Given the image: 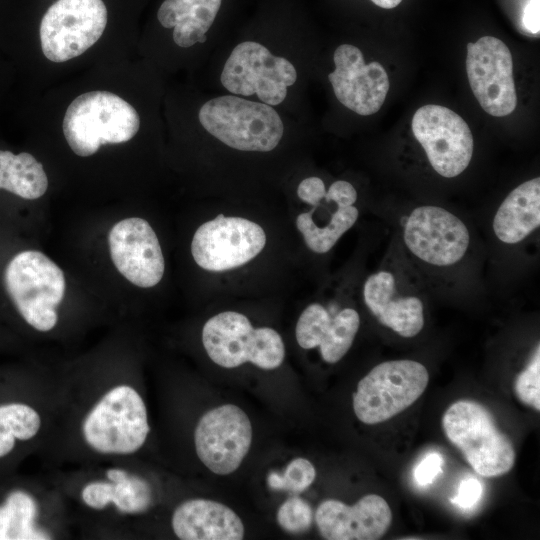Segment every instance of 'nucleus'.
<instances>
[{
    "instance_id": "obj_1",
    "label": "nucleus",
    "mask_w": 540,
    "mask_h": 540,
    "mask_svg": "<svg viewBox=\"0 0 540 540\" xmlns=\"http://www.w3.org/2000/svg\"><path fill=\"white\" fill-rule=\"evenodd\" d=\"M56 379L57 415L39 454L46 464L70 468L138 457L152 428L134 375L126 369L83 367Z\"/></svg>"
},
{
    "instance_id": "obj_2",
    "label": "nucleus",
    "mask_w": 540,
    "mask_h": 540,
    "mask_svg": "<svg viewBox=\"0 0 540 540\" xmlns=\"http://www.w3.org/2000/svg\"><path fill=\"white\" fill-rule=\"evenodd\" d=\"M49 479L60 491L71 523L89 538L126 539L156 505L154 484L136 459L70 467Z\"/></svg>"
},
{
    "instance_id": "obj_3",
    "label": "nucleus",
    "mask_w": 540,
    "mask_h": 540,
    "mask_svg": "<svg viewBox=\"0 0 540 540\" xmlns=\"http://www.w3.org/2000/svg\"><path fill=\"white\" fill-rule=\"evenodd\" d=\"M57 408L56 376L0 385V471L32 453H41L52 433Z\"/></svg>"
},
{
    "instance_id": "obj_4",
    "label": "nucleus",
    "mask_w": 540,
    "mask_h": 540,
    "mask_svg": "<svg viewBox=\"0 0 540 540\" xmlns=\"http://www.w3.org/2000/svg\"><path fill=\"white\" fill-rule=\"evenodd\" d=\"M6 291L24 322L38 333L52 332L59 323L66 279L62 269L37 250L16 254L4 271Z\"/></svg>"
},
{
    "instance_id": "obj_5",
    "label": "nucleus",
    "mask_w": 540,
    "mask_h": 540,
    "mask_svg": "<svg viewBox=\"0 0 540 540\" xmlns=\"http://www.w3.org/2000/svg\"><path fill=\"white\" fill-rule=\"evenodd\" d=\"M62 127L72 151L87 157L102 145L131 140L139 130L140 119L135 108L118 95L90 91L71 102Z\"/></svg>"
},
{
    "instance_id": "obj_6",
    "label": "nucleus",
    "mask_w": 540,
    "mask_h": 540,
    "mask_svg": "<svg viewBox=\"0 0 540 540\" xmlns=\"http://www.w3.org/2000/svg\"><path fill=\"white\" fill-rule=\"evenodd\" d=\"M65 501L50 479L10 486L0 498V540H52L69 535Z\"/></svg>"
},
{
    "instance_id": "obj_7",
    "label": "nucleus",
    "mask_w": 540,
    "mask_h": 540,
    "mask_svg": "<svg viewBox=\"0 0 540 540\" xmlns=\"http://www.w3.org/2000/svg\"><path fill=\"white\" fill-rule=\"evenodd\" d=\"M442 427L447 439L478 474L496 477L512 469L513 444L482 404L471 400L453 403L443 415Z\"/></svg>"
},
{
    "instance_id": "obj_8",
    "label": "nucleus",
    "mask_w": 540,
    "mask_h": 540,
    "mask_svg": "<svg viewBox=\"0 0 540 540\" xmlns=\"http://www.w3.org/2000/svg\"><path fill=\"white\" fill-rule=\"evenodd\" d=\"M202 344L209 358L224 368L246 362L264 370L278 368L285 358L280 334L270 327L254 328L249 319L235 311L221 312L202 329Z\"/></svg>"
},
{
    "instance_id": "obj_9",
    "label": "nucleus",
    "mask_w": 540,
    "mask_h": 540,
    "mask_svg": "<svg viewBox=\"0 0 540 540\" xmlns=\"http://www.w3.org/2000/svg\"><path fill=\"white\" fill-rule=\"evenodd\" d=\"M206 131L227 146L241 151L268 152L279 144L284 126L270 105L221 96L207 101L199 110Z\"/></svg>"
},
{
    "instance_id": "obj_10",
    "label": "nucleus",
    "mask_w": 540,
    "mask_h": 540,
    "mask_svg": "<svg viewBox=\"0 0 540 540\" xmlns=\"http://www.w3.org/2000/svg\"><path fill=\"white\" fill-rule=\"evenodd\" d=\"M429 381L426 367L414 360H390L376 365L358 383L353 409L365 424L384 422L411 406Z\"/></svg>"
},
{
    "instance_id": "obj_11",
    "label": "nucleus",
    "mask_w": 540,
    "mask_h": 540,
    "mask_svg": "<svg viewBox=\"0 0 540 540\" xmlns=\"http://www.w3.org/2000/svg\"><path fill=\"white\" fill-rule=\"evenodd\" d=\"M106 24L102 0H57L40 24L43 54L53 62L75 58L99 40Z\"/></svg>"
},
{
    "instance_id": "obj_12",
    "label": "nucleus",
    "mask_w": 540,
    "mask_h": 540,
    "mask_svg": "<svg viewBox=\"0 0 540 540\" xmlns=\"http://www.w3.org/2000/svg\"><path fill=\"white\" fill-rule=\"evenodd\" d=\"M297 79L295 67L287 59L273 55L260 43L238 44L221 73V83L234 94L257 97L270 106L279 105L287 89Z\"/></svg>"
},
{
    "instance_id": "obj_13",
    "label": "nucleus",
    "mask_w": 540,
    "mask_h": 540,
    "mask_svg": "<svg viewBox=\"0 0 540 540\" xmlns=\"http://www.w3.org/2000/svg\"><path fill=\"white\" fill-rule=\"evenodd\" d=\"M402 236L405 247L414 257L434 267L455 265L470 245L466 224L436 205L414 208L405 219Z\"/></svg>"
},
{
    "instance_id": "obj_14",
    "label": "nucleus",
    "mask_w": 540,
    "mask_h": 540,
    "mask_svg": "<svg viewBox=\"0 0 540 540\" xmlns=\"http://www.w3.org/2000/svg\"><path fill=\"white\" fill-rule=\"evenodd\" d=\"M412 132L439 175L456 177L470 164L472 132L453 110L434 104L420 107L412 119Z\"/></svg>"
},
{
    "instance_id": "obj_15",
    "label": "nucleus",
    "mask_w": 540,
    "mask_h": 540,
    "mask_svg": "<svg viewBox=\"0 0 540 540\" xmlns=\"http://www.w3.org/2000/svg\"><path fill=\"white\" fill-rule=\"evenodd\" d=\"M265 244L266 234L259 224L219 214L196 230L191 253L201 268L222 272L248 263L263 250Z\"/></svg>"
},
{
    "instance_id": "obj_16",
    "label": "nucleus",
    "mask_w": 540,
    "mask_h": 540,
    "mask_svg": "<svg viewBox=\"0 0 540 540\" xmlns=\"http://www.w3.org/2000/svg\"><path fill=\"white\" fill-rule=\"evenodd\" d=\"M252 437L247 414L236 405L225 404L208 410L198 420L193 432L194 449L211 472L228 475L241 465Z\"/></svg>"
},
{
    "instance_id": "obj_17",
    "label": "nucleus",
    "mask_w": 540,
    "mask_h": 540,
    "mask_svg": "<svg viewBox=\"0 0 540 540\" xmlns=\"http://www.w3.org/2000/svg\"><path fill=\"white\" fill-rule=\"evenodd\" d=\"M466 71L471 90L485 112L503 117L515 110L512 55L503 41L483 36L468 43Z\"/></svg>"
},
{
    "instance_id": "obj_18",
    "label": "nucleus",
    "mask_w": 540,
    "mask_h": 540,
    "mask_svg": "<svg viewBox=\"0 0 540 540\" xmlns=\"http://www.w3.org/2000/svg\"><path fill=\"white\" fill-rule=\"evenodd\" d=\"M111 260L118 272L141 288L156 286L162 279L165 261L158 237L142 218L123 219L108 235Z\"/></svg>"
},
{
    "instance_id": "obj_19",
    "label": "nucleus",
    "mask_w": 540,
    "mask_h": 540,
    "mask_svg": "<svg viewBox=\"0 0 540 540\" xmlns=\"http://www.w3.org/2000/svg\"><path fill=\"white\" fill-rule=\"evenodd\" d=\"M335 70L328 75L336 98L348 109L367 116L382 107L390 82L376 61L366 64L359 48L342 44L334 52Z\"/></svg>"
},
{
    "instance_id": "obj_20",
    "label": "nucleus",
    "mask_w": 540,
    "mask_h": 540,
    "mask_svg": "<svg viewBox=\"0 0 540 540\" xmlns=\"http://www.w3.org/2000/svg\"><path fill=\"white\" fill-rule=\"evenodd\" d=\"M363 299L382 325L404 338L416 336L424 327L422 299L393 270L384 268L369 275L363 285Z\"/></svg>"
},
{
    "instance_id": "obj_21",
    "label": "nucleus",
    "mask_w": 540,
    "mask_h": 540,
    "mask_svg": "<svg viewBox=\"0 0 540 540\" xmlns=\"http://www.w3.org/2000/svg\"><path fill=\"white\" fill-rule=\"evenodd\" d=\"M314 517L324 539L376 540L390 527L392 512L384 498L368 494L352 506L335 499L325 500Z\"/></svg>"
},
{
    "instance_id": "obj_22",
    "label": "nucleus",
    "mask_w": 540,
    "mask_h": 540,
    "mask_svg": "<svg viewBox=\"0 0 540 540\" xmlns=\"http://www.w3.org/2000/svg\"><path fill=\"white\" fill-rule=\"evenodd\" d=\"M359 326L360 316L353 308L346 307L331 314L322 304L312 303L301 313L295 336L300 347H319L323 360L334 364L351 348Z\"/></svg>"
},
{
    "instance_id": "obj_23",
    "label": "nucleus",
    "mask_w": 540,
    "mask_h": 540,
    "mask_svg": "<svg viewBox=\"0 0 540 540\" xmlns=\"http://www.w3.org/2000/svg\"><path fill=\"white\" fill-rule=\"evenodd\" d=\"M173 534L181 540H241L244 525L228 506L204 498L177 504L170 516Z\"/></svg>"
},
{
    "instance_id": "obj_24",
    "label": "nucleus",
    "mask_w": 540,
    "mask_h": 540,
    "mask_svg": "<svg viewBox=\"0 0 540 540\" xmlns=\"http://www.w3.org/2000/svg\"><path fill=\"white\" fill-rule=\"evenodd\" d=\"M540 225V178L527 180L502 201L493 218V231L503 243L522 242Z\"/></svg>"
},
{
    "instance_id": "obj_25",
    "label": "nucleus",
    "mask_w": 540,
    "mask_h": 540,
    "mask_svg": "<svg viewBox=\"0 0 540 540\" xmlns=\"http://www.w3.org/2000/svg\"><path fill=\"white\" fill-rule=\"evenodd\" d=\"M222 0H165L157 18L165 28H173V40L180 47L206 41V33L219 11Z\"/></svg>"
},
{
    "instance_id": "obj_26",
    "label": "nucleus",
    "mask_w": 540,
    "mask_h": 540,
    "mask_svg": "<svg viewBox=\"0 0 540 540\" xmlns=\"http://www.w3.org/2000/svg\"><path fill=\"white\" fill-rule=\"evenodd\" d=\"M47 188L46 172L33 155L0 150V189L34 200L43 196Z\"/></svg>"
},
{
    "instance_id": "obj_27",
    "label": "nucleus",
    "mask_w": 540,
    "mask_h": 540,
    "mask_svg": "<svg viewBox=\"0 0 540 540\" xmlns=\"http://www.w3.org/2000/svg\"><path fill=\"white\" fill-rule=\"evenodd\" d=\"M359 211L356 207H337L324 226L317 225L311 212L300 213L296 218V227L302 234L307 247L318 254H324L336 244L357 221Z\"/></svg>"
},
{
    "instance_id": "obj_28",
    "label": "nucleus",
    "mask_w": 540,
    "mask_h": 540,
    "mask_svg": "<svg viewBox=\"0 0 540 540\" xmlns=\"http://www.w3.org/2000/svg\"><path fill=\"white\" fill-rule=\"evenodd\" d=\"M316 477L313 464L302 457L290 461L281 474L270 472L267 476L268 486L273 490H285L301 493L311 486Z\"/></svg>"
},
{
    "instance_id": "obj_29",
    "label": "nucleus",
    "mask_w": 540,
    "mask_h": 540,
    "mask_svg": "<svg viewBox=\"0 0 540 540\" xmlns=\"http://www.w3.org/2000/svg\"><path fill=\"white\" fill-rule=\"evenodd\" d=\"M278 525L290 534H302L312 525L313 512L308 502L300 497L287 499L276 514Z\"/></svg>"
},
{
    "instance_id": "obj_30",
    "label": "nucleus",
    "mask_w": 540,
    "mask_h": 540,
    "mask_svg": "<svg viewBox=\"0 0 540 540\" xmlns=\"http://www.w3.org/2000/svg\"><path fill=\"white\" fill-rule=\"evenodd\" d=\"M515 392L519 400L533 409L540 410V349L534 352L529 365L517 376Z\"/></svg>"
},
{
    "instance_id": "obj_31",
    "label": "nucleus",
    "mask_w": 540,
    "mask_h": 540,
    "mask_svg": "<svg viewBox=\"0 0 540 540\" xmlns=\"http://www.w3.org/2000/svg\"><path fill=\"white\" fill-rule=\"evenodd\" d=\"M444 464L439 453L430 452L418 463L414 470V478L419 486L431 484L436 476L442 472Z\"/></svg>"
},
{
    "instance_id": "obj_32",
    "label": "nucleus",
    "mask_w": 540,
    "mask_h": 540,
    "mask_svg": "<svg viewBox=\"0 0 540 540\" xmlns=\"http://www.w3.org/2000/svg\"><path fill=\"white\" fill-rule=\"evenodd\" d=\"M482 492L481 482L474 477H469L461 481L457 493L451 501L460 508L469 509L477 504Z\"/></svg>"
},
{
    "instance_id": "obj_33",
    "label": "nucleus",
    "mask_w": 540,
    "mask_h": 540,
    "mask_svg": "<svg viewBox=\"0 0 540 540\" xmlns=\"http://www.w3.org/2000/svg\"><path fill=\"white\" fill-rule=\"evenodd\" d=\"M357 197V191L350 182L338 180L330 185L324 199L334 202L337 207H347L354 205Z\"/></svg>"
},
{
    "instance_id": "obj_34",
    "label": "nucleus",
    "mask_w": 540,
    "mask_h": 540,
    "mask_svg": "<svg viewBox=\"0 0 540 540\" xmlns=\"http://www.w3.org/2000/svg\"><path fill=\"white\" fill-rule=\"evenodd\" d=\"M297 195L303 202L316 207L325 198V184L318 177H308L298 185Z\"/></svg>"
},
{
    "instance_id": "obj_35",
    "label": "nucleus",
    "mask_w": 540,
    "mask_h": 540,
    "mask_svg": "<svg viewBox=\"0 0 540 540\" xmlns=\"http://www.w3.org/2000/svg\"><path fill=\"white\" fill-rule=\"evenodd\" d=\"M521 23L524 29L533 35L540 31L539 0H528L523 8Z\"/></svg>"
},
{
    "instance_id": "obj_36",
    "label": "nucleus",
    "mask_w": 540,
    "mask_h": 540,
    "mask_svg": "<svg viewBox=\"0 0 540 540\" xmlns=\"http://www.w3.org/2000/svg\"><path fill=\"white\" fill-rule=\"evenodd\" d=\"M377 6L384 9H392L398 6L402 0H371Z\"/></svg>"
}]
</instances>
